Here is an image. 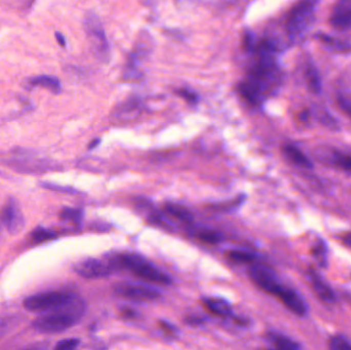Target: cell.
Here are the masks:
<instances>
[{
	"label": "cell",
	"instance_id": "cell-1",
	"mask_svg": "<svg viewBox=\"0 0 351 350\" xmlns=\"http://www.w3.org/2000/svg\"><path fill=\"white\" fill-rule=\"evenodd\" d=\"M258 62L250 69L238 91L242 98L253 105L260 104L276 91L281 83V71L276 62V54L258 52Z\"/></svg>",
	"mask_w": 351,
	"mask_h": 350
},
{
	"label": "cell",
	"instance_id": "cell-2",
	"mask_svg": "<svg viewBox=\"0 0 351 350\" xmlns=\"http://www.w3.org/2000/svg\"><path fill=\"white\" fill-rule=\"evenodd\" d=\"M85 311L86 305L78 298L67 307L38 317L33 322V327L40 333H61L75 325L85 314Z\"/></svg>",
	"mask_w": 351,
	"mask_h": 350
},
{
	"label": "cell",
	"instance_id": "cell-3",
	"mask_svg": "<svg viewBox=\"0 0 351 350\" xmlns=\"http://www.w3.org/2000/svg\"><path fill=\"white\" fill-rule=\"evenodd\" d=\"M116 270L127 269L136 276L153 283L171 284L172 278L169 274L154 266L138 254L123 253L109 258Z\"/></svg>",
	"mask_w": 351,
	"mask_h": 350
},
{
	"label": "cell",
	"instance_id": "cell-4",
	"mask_svg": "<svg viewBox=\"0 0 351 350\" xmlns=\"http://www.w3.org/2000/svg\"><path fill=\"white\" fill-rule=\"evenodd\" d=\"M78 297L68 292H49L28 297L24 306L32 312H53L72 304Z\"/></svg>",
	"mask_w": 351,
	"mask_h": 350
},
{
	"label": "cell",
	"instance_id": "cell-5",
	"mask_svg": "<svg viewBox=\"0 0 351 350\" xmlns=\"http://www.w3.org/2000/svg\"><path fill=\"white\" fill-rule=\"evenodd\" d=\"M316 5L315 2H301L290 11L285 27L292 39L302 36L311 27L315 18Z\"/></svg>",
	"mask_w": 351,
	"mask_h": 350
},
{
	"label": "cell",
	"instance_id": "cell-6",
	"mask_svg": "<svg viewBox=\"0 0 351 350\" xmlns=\"http://www.w3.org/2000/svg\"><path fill=\"white\" fill-rule=\"evenodd\" d=\"M249 277L251 280L264 292L276 297L281 289L284 286L275 271L263 264H256L250 267Z\"/></svg>",
	"mask_w": 351,
	"mask_h": 350
},
{
	"label": "cell",
	"instance_id": "cell-7",
	"mask_svg": "<svg viewBox=\"0 0 351 350\" xmlns=\"http://www.w3.org/2000/svg\"><path fill=\"white\" fill-rule=\"evenodd\" d=\"M85 29L96 54L106 58L108 56V43L99 18L94 14H88L85 19Z\"/></svg>",
	"mask_w": 351,
	"mask_h": 350
},
{
	"label": "cell",
	"instance_id": "cell-8",
	"mask_svg": "<svg viewBox=\"0 0 351 350\" xmlns=\"http://www.w3.org/2000/svg\"><path fill=\"white\" fill-rule=\"evenodd\" d=\"M113 290L117 296L135 301H153L160 297L158 290L141 283L120 282Z\"/></svg>",
	"mask_w": 351,
	"mask_h": 350
},
{
	"label": "cell",
	"instance_id": "cell-9",
	"mask_svg": "<svg viewBox=\"0 0 351 350\" xmlns=\"http://www.w3.org/2000/svg\"><path fill=\"white\" fill-rule=\"evenodd\" d=\"M74 270L85 278H101L106 277L117 271L110 259L106 261L98 259H89L74 266Z\"/></svg>",
	"mask_w": 351,
	"mask_h": 350
},
{
	"label": "cell",
	"instance_id": "cell-10",
	"mask_svg": "<svg viewBox=\"0 0 351 350\" xmlns=\"http://www.w3.org/2000/svg\"><path fill=\"white\" fill-rule=\"evenodd\" d=\"M306 276L312 290L314 291L315 295L321 302L327 305H332L336 303L337 298L334 293V290L315 269H313L312 267L308 268L306 272Z\"/></svg>",
	"mask_w": 351,
	"mask_h": 350
},
{
	"label": "cell",
	"instance_id": "cell-11",
	"mask_svg": "<svg viewBox=\"0 0 351 350\" xmlns=\"http://www.w3.org/2000/svg\"><path fill=\"white\" fill-rule=\"evenodd\" d=\"M8 162L13 169L24 173H42L47 170L45 160L36 159L32 152L26 150L22 151L21 154H16L15 157Z\"/></svg>",
	"mask_w": 351,
	"mask_h": 350
},
{
	"label": "cell",
	"instance_id": "cell-12",
	"mask_svg": "<svg viewBox=\"0 0 351 350\" xmlns=\"http://www.w3.org/2000/svg\"><path fill=\"white\" fill-rule=\"evenodd\" d=\"M276 298L294 314L305 316L308 313V306L305 300L295 290L288 286H283Z\"/></svg>",
	"mask_w": 351,
	"mask_h": 350
},
{
	"label": "cell",
	"instance_id": "cell-13",
	"mask_svg": "<svg viewBox=\"0 0 351 350\" xmlns=\"http://www.w3.org/2000/svg\"><path fill=\"white\" fill-rule=\"evenodd\" d=\"M2 222L12 233H18L24 226V217L17 201L11 198L2 212Z\"/></svg>",
	"mask_w": 351,
	"mask_h": 350
},
{
	"label": "cell",
	"instance_id": "cell-14",
	"mask_svg": "<svg viewBox=\"0 0 351 350\" xmlns=\"http://www.w3.org/2000/svg\"><path fill=\"white\" fill-rule=\"evenodd\" d=\"M329 23L337 30L346 31L351 29V0H343L335 6Z\"/></svg>",
	"mask_w": 351,
	"mask_h": 350
},
{
	"label": "cell",
	"instance_id": "cell-15",
	"mask_svg": "<svg viewBox=\"0 0 351 350\" xmlns=\"http://www.w3.org/2000/svg\"><path fill=\"white\" fill-rule=\"evenodd\" d=\"M26 86L28 89H33L36 87L45 88L53 94H60L62 91L61 81L56 76L52 75H39L29 78L26 81Z\"/></svg>",
	"mask_w": 351,
	"mask_h": 350
},
{
	"label": "cell",
	"instance_id": "cell-16",
	"mask_svg": "<svg viewBox=\"0 0 351 350\" xmlns=\"http://www.w3.org/2000/svg\"><path fill=\"white\" fill-rule=\"evenodd\" d=\"M203 306L213 314L221 316V317H227L232 315V307L229 304L228 301L221 298L216 297H207L202 299Z\"/></svg>",
	"mask_w": 351,
	"mask_h": 350
},
{
	"label": "cell",
	"instance_id": "cell-17",
	"mask_svg": "<svg viewBox=\"0 0 351 350\" xmlns=\"http://www.w3.org/2000/svg\"><path fill=\"white\" fill-rule=\"evenodd\" d=\"M282 152L286 156V158L296 166H299L304 169L313 168L312 161L297 146L293 144H285L282 147Z\"/></svg>",
	"mask_w": 351,
	"mask_h": 350
},
{
	"label": "cell",
	"instance_id": "cell-18",
	"mask_svg": "<svg viewBox=\"0 0 351 350\" xmlns=\"http://www.w3.org/2000/svg\"><path fill=\"white\" fill-rule=\"evenodd\" d=\"M315 38L318 39L328 51L334 53H348L351 51V45L341 40L335 36H331L324 33H317Z\"/></svg>",
	"mask_w": 351,
	"mask_h": 350
},
{
	"label": "cell",
	"instance_id": "cell-19",
	"mask_svg": "<svg viewBox=\"0 0 351 350\" xmlns=\"http://www.w3.org/2000/svg\"><path fill=\"white\" fill-rule=\"evenodd\" d=\"M266 336L276 350H301V345L287 336L276 332H268Z\"/></svg>",
	"mask_w": 351,
	"mask_h": 350
},
{
	"label": "cell",
	"instance_id": "cell-20",
	"mask_svg": "<svg viewBox=\"0 0 351 350\" xmlns=\"http://www.w3.org/2000/svg\"><path fill=\"white\" fill-rule=\"evenodd\" d=\"M305 80L307 84V88L311 93L315 95H318L321 93V90H322L321 78H320L317 68L312 63L306 67Z\"/></svg>",
	"mask_w": 351,
	"mask_h": 350
},
{
	"label": "cell",
	"instance_id": "cell-21",
	"mask_svg": "<svg viewBox=\"0 0 351 350\" xmlns=\"http://www.w3.org/2000/svg\"><path fill=\"white\" fill-rule=\"evenodd\" d=\"M311 255L316 260L319 266L326 267L327 265V246L322 239H318L311 248Z\"/></svg>",
	"mask_w": 351,
	"mask_h": 350
},
{
	"label": "cell",
	"instance_id": "cell-22",
	"mask_svg": "<svg viewBox=\"0 0 351 350\" xmlns=\"http://www.w3.org/2000/svg\"><path fill=\"white\" fill-rule=\"evenodd\" d=\"M166 212L175 217L176 219L182 221V222H186V223H191L193 221V216L192 214L184 207L178 205V204H167L166 205Z\"/></svg>",
	"mask_w": 351,
	"mask_h": 350
},
{
	"label": "cell",
	"instance_id": "cell-23",
	"mask_svg": "<svg viewBox=\"0 0 351 350\" xmlns=\"http://www.w3.org/2000/svg\"><path fill=\"white\" fill-rule=\"evenodd\" d=\"M228 258L237 263H253L257 259V255L251 251L232 250L227 254Z\"/></svg>",
	"mask_w": 351,
	"mask_h": 350
},
{
	"label": "cell",
	"instance_id": "cell-24",
	"mask_svg": "<svg viewBox=\"0 0 351 350\" xmlns=\"http://www.w3.org/2000/svg\"><path fill=\"white\" fill-rule=\"evenodd\" d=\"M315 117L317 118V120L323 125L324 127L331 129V130H338L339 127H338V121L333 117V115L324 110V109H321V108H316L315 109Z\"/></svg>",
	"mask_w": 351,
	"mask_h": 350
},
{
	"label": "cell",
	"instance_id": "cell-25",
	"mask_svg": "<svg viewBox=\"0 0 351 350\" xmlns=\"http://www.w3.org/2000/svg\"><path fill=\"white\" fill-rule=\"evenodd\" d=\"M196 236L202 242L211 243V244H216V243H219L220 241L223 240V235L220 232L215 231V230H211V229L199 230L197 232Z\"/></svg>",
	"mask_w": 351,
	"mask_h": 350
},
{
	"label": "cell",
	"instance_id": "cell-26",
	"mask_svg": "<svg viewBox=\"0 0 351 350\" xmlns=\"http://www.w3.org/2000/svg\"><path fill=\"white\" fill-rule=\"evenodd\" d=\"M84 212L80 209L64 208L60 213V218L65 221H70L74 224H79L82 220Z\"/></svg>",
	"mask_w": 351,
	"mask_h": 350
},
{
	"label": "cell",
	"instance_id": "cell-27",
	"mask_svg": "<svg viewBox=\"0 0 351 350\" xmlns=\"http://www.w3.org/2000/svg\"><path fill=\"white\" fill-rule=\"evenodd\" d=\"M31 238L34 242H45L57 238V233L44 227H37L32 231Z\"/></svg>",
	"mask_w": 351,
	"mask_h": 350
},
{
	"label": "cell",
	"instance_id": "cell-28",
	"mask_svg": "<svg viewBox=\"0 0 351 350\" xmlns=\"http://www.w3.org/2000/svg\"><path fill=\"white\" fill-rule=\"evenodd\" d=\"M331 161L338 168L351 173V156L339 153L338 151H334L331 154Z\"/></svg>",
	"mask_w": 351,
	"mask_h": 350
},
{
	"label": "cell",
	"instance_id": "cell-29",
	"mask_svg": "<svg viewBox=\"0 0 351 350\" xmlns=\"http://www.w3.org/2000/svg\"><path fill=\"white\" fill-rule=\"evenodd\" d=\"M329 350H351V343L343 336H333L328 340Z\"/></svg>",
	"mask_w": 351,
	"mask_h": 350
},
{
	"label": "cell",
	"instance_id": "cell-30",
	"mask_svg": "<svg viewBox=\"0 0 351 350\" xmlns=\"http://www.w3.org/2000/svg\"><path fill=\"white\" fill-rule=\"evenodd\" d=\"M40 186L44 187L45 189L48 190H52V191H56V192H61V193H70V194H74V193H78L77 190H75L72 187H67V186H61L59 184H55V183H51V182H42Z\"/></svg>",
	"mask_w": 351,
	"mask_h": 350
},
{
	"label": "cell",
	"instance_id": "cell-31",
	"mask_svg": "<svg viewBox=\"0 0 351 350\" xmlns=\"http://www.w3.org/2000/svg\"><path fill=\"white\" fill-rule=\"evenodd\" d=\"M79 339L71 338V339H65L60 341L54 350H77V347L79 346Z\"/></svg>",
	"mask_w": 351,
	"mask_h": 350
},
{
	"label": "cell",
	"instance_id": "cell-32",
	"mask_svg": "<svg viewBox=\"0 0 351 350\" xmlns=\"http://www.w3.org/2000/svg\"><path fill=\"white\" fill-rule=\"evenodd\" d=\"M337 103L340 109L351 118V99L345 95H338Z\"/></svg>",
	"mask_w": 351,
	"mask_h": 350
},
{
	"label": "cell",
	"instance_id": "cell-33",
	"mask_svg": "<svg viewBox=\"0 0 351 350\" xmlns=\"http://www.w3.org/2000/svg\"><path fill=\"white\" fill-rule=\"evenodd\" d=\"M177 94H178L180 97H182L183 99H185V100H186L187 102H189V103L194 104V103H196V102L198 101V96H197L195 93L191 92V91H188V90H179V91H177Z\"/></svg>",
	"mask_w": 351,
	"mask_h": 350
},
{
	"label": "cell",
	"instance_id": "cell-34",
	"mask_svg": "<svg viewBox=\"0 0 351 350\" xmlns=\"http://www.w3.org/2000/svg\"><path fill=\"white\" fill-rule=\"evenodd\" d=\"M159 325H160L161 330H162L164 333L169 334V335H175V334L178 332L177 326H175L174 324H172V323L169 322V321L160 320V321H159Z\"/></svg>",
	"mask_w": 351,
	"mask_h": 350
},
{
	"label": "cell",
	"instance_id": "cell-35",
	"mask_svg": "<svg viewBox=\"0 0 351 350\" xmlns=\"http://www.w3.org/2000/svg\"><path fill=\"white\" fill-rule=\"evenodd\" d=\"M205 321V318L201 315H189L185 318V322L190 325H199Z\"/></svg>",
	"mask_w": 351,
	"mask_h": 350
},
{
	"label": "cell",
	"instance_id": "cell-36",
	"mask_svg": "<svg viewBox=\"0 0 351 350\" xmlns=\"http://www.w3.org/2000/svg\"><path fill=\"white\" fill-rule=\"evenodd\" d=\"M120 315L126 318V319H135L138 316V313L136 310L130 308V307H125L120 311Z\"/></svg>",
	"mask_w": 351,
	"mask_h": 350
},
{
	"label": "cell",
	"instance_id": "cell-37",
	"mask_svg": "<svg viewBox=\"0 0 351 350\" xmlns=\"http://www.w3.org/2000/svg\"><path fill=\"white\" fill-rule=\"evenodd\" d=\"M298 117H299V120H300L301 122H307V121L309 120V118H310V111H309V110H303V111L298 115Z\"/></svg>",
	"mask_w": 351,
	"mask_h": 350
},
{
	"label": "cell",
	"instance_id": "cell-38",
	"mask_svg": "<svg viewBox=\"0 0 351 350\" xmlns=\"http://www.w3.org/2000/svg\"><path fill=\"white\" fill-rule=\"evenodd\" d=\"M56 39H57V42H58V44L61 46V47H65L66 46V38H65V36L61 33V32H56Z\"/></svg>",
	"mask_w": 351,
	"mask_h": 350
},
{
	"label": "cell",
	"instance_id": "cell-39",
	"mask_svg": "<svg viewBox=\"0 0 351 350\" xmlns=\"http://www.w3.org/2000/svg\"><path fill=\"white\" fill-rule=\"evenodd\" d=\"M100 142H101V140L100 139H95V140H93L90 144H89V146H88V148H89V150H92V149H94V148H96L99 144H100Z\"/></svg>",
	"mask_w": 351,
	"mask_h": 350
},
{
	"label": "cell",
	"instance_id": "cell-40",
	"mask_svg": "<svg viewBox=\"0 0 351 350\" xmlns=\"http://www.w3.org/2000/svg\"><path fill=\"white\" fill-rule=\"evenodd\" d=\"M234 320L236 323H238L240 325H245L249 323V320L246 318H243V317H235Z\"/></svg>",
	"mask_w": 351,
	"mask_h": 350
},
{
	"label": "cell",
	"instance_id": "cell-41",
	"mask_svg": "<svg viewBox=\"0 0 351 350\" xmlns=\"http://www.w3.org/2000/svg\"><path fill=\"white\" fill-rule=\"evenodd\" d=\"M343 241H344V243H345V244H347V245L351 246V232H349V233H347L346 235H344V237H343Z\"/></svg>",
	"mask_w": 351,
	"mask_h": 350
}]
</instances>
